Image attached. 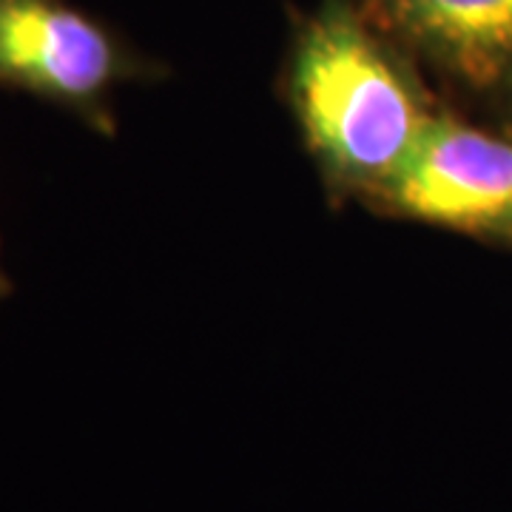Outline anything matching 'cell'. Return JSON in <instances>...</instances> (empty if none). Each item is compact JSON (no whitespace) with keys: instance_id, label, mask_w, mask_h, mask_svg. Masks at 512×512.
Returning <instances> with one entry per match:
<instances>
[{"instance_id":"3","label":"cell","mask_w":512,"mask_h":512,"mask_svg":"<svg viewBox=\"0 0 512 512\" xmlns=\"http://www.w3.org/2000/svg\"><path fill=\"white\" fill-rule=\"evenodd\" d=\"M373 200L407 220L512 245V137L436 114Z\"/></svg>"},{"instance_id":"2","label":"cell","mask_w":512,"mask_h":512,"mask_svg":"<svg viewBox=\"0 0 512 512\" xmlns=\"http://www.w3.org/2000/svg\"><path fill=\"white\" fill-rule=\"evenodd\" d=\"M143 63L100 20L66 0H0V86L72 111L97 131L114 128L111 92Z\"/></svg>"},{"instance_id":"4","label":"cell","mask_w":512,"mask_h":512,"mask_svg":"<svg viewBox=\"0 0 512 512\" xmlns=\"http://www.w3.org/2000/svg\"><path fill=\"white\" fill-rule=\"evenodd\" d=\"M387 26L467 89L512 83V0H376Z\"/></svg>"},{"instance_id":"6","label":"cell","mask_w":512,"mask_h":512,"mask_svg":"<svg viewBox=\"0 0 512 512\" xmlns=\"http://www.w3.org/2000/svg\"><path fill=\"white\" fill-rule=\"evenodd\" d=\"M504 92L510 94V100H512V83H510V86H507V89H504Z\"/></svg>"},{"instance_id":"1","label":"cell","mask_w":512,"mask_h":512,"mask_svg":"<svg viewBox=\"0 0 512 512\" xmlns=\"http://www.w3.org/2000/svg\"><path fill=\"white\" fill-rule=\"evenodd\" d=\"M291 97L322 171L367 197L402 171L439 114L342 0H328L296 40Z\"/></svg>"},{"instance_id":"5","label":"cell","mask_w":512,"mask_h":512,"mask_svg":"<svg viewBox=\"0 0 512 512\" xmlns=\"http://www.w3.org/2000/svg\"><path fill=\"white\" fill-rule=\"evenodd\" d=\"M9 291H12V279L6 276L3 265H0V299H3V296H9Z\"/></svg>"}]
</instances>
